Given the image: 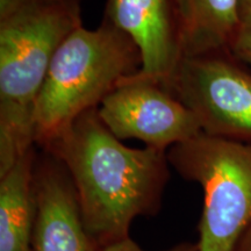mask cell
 <instances>
[{"label": "cell", "mask_w": 251, "mask_h": 251, "mask_svg": "<svg viewBox=\"0 0 251 251\" xmlns=\"http://www.w3.org/2000/svg\"><path fill=\"white\" fill-rule=\"evenodd\" d=\"M230 52L234 57L251 69V31H238L231 46Z\"/></svg>", "instance_id": "4fadbf2b"}, {"label": "cell", "mask_w": 251, "mask_h": 251, "mask_svg": "<svg viewBox=\"0 0 251 251\" xmlns=\"http://www.w3.org/2000/svg\"><path fill=\"white\" fill-rule=\"evenodd\" d=\"M168 158L202 188L198 251H234L251 225V144L201 133L171 147Z\"/></svg>", "instance_id": "277c9868"}, {"label": "cell", "mask_w": 251, "mask_h": 251, "mask_svg": "<svg viewBox=\"0 0 251 251\" xmlns=\"http://www.w3.org/2000/svg\"><path fill=\"white\" fill-rule=\"evenodd\" d=\"M234 251H251V225L241 236Z\"/></svg>", "instance_id": "9a60e30c"}, {"label": "cell", "mask_w": 251, "mask_h": 251, "mask_svg": "<svg viewBox=\"0 0 251 251\" xmlns=\"http://www.w3.org/2000/svg\"><path fill=\"white\" fill-rule=\"evenodd\" d=\"M237 17L240 30L251 31V0H238Z\"/></svg>", "instance_id": "5bb4252c"}, {"label": "cell", "mask_w": 251, "mask_h": 251, "mask_svg": "<svg viewBox=\"0 0 251 251\" xmlns=\"http://www.w3.org/2000/svg\"><path fill=\"white\" fill-rule=\"evenodd\" d=\"M238 0H179L184 56L230 52L240 26Z\"/></svg>", "instance_id": "30bf717a"}, {"label": "cell", "mask_w": 251, "mask_h": 251, "mask_svg": "<svg viewBox=\"0 0 251 251\" xmlns=\"http://www.w3.org/2000/svg\"><path fill=\"white\" fill-rule=\"evenodd\" d=\"M98 114L119 140H139L162 150L202 133L194 113L155 81L128 77L109 93Z\"/></svg>", "instance_id": "8992f818"}, {"label": "cell", "mask_w": 251, "mask_h": 251, "mask_svg": "<svg viewBox=\"0 0 251 251\" xmlns=\"http://www.w3.org/2000/svg\"><path fill=\"white\" fill-rule=\"evenodd\" d=\"M165 89L203 134L251 144V69L231 52L184 56Z\"/></svg>", "instance_id": "5b68a950"}, {"label": "cell", "mask_w": 251, "mask_h": 251, "mask_svg": "<svg viewBox=\"0 0 251 251\" xmlns=\"http://www.w3.org/2000/svg\"><path fill=\"white\" fill-rule=\"evenodd\" d=\"M102 20L139 48L142 67L133 77L166 87L183 58L179 0H106Z\"/></svg>", "instance_id": "52a82bcc"}, {"label": "cell", "mask_w": 251, "mask_h": 251, "mask_svg": "<svg viewBox=\"0 0 251 251\" xmlns=\"http://www.w3.org/2000/svg\"><path fill=\"white\" fill-rule=\"evenodd\" d=\"M40 149L65 165L85 227L101 249L129 237L136 218L161 211L170 179L168 150L125 146L98 108L81 114Z\"/></svg>", "instance_id": "6da1fadb"}, {"label": "cell", "mask_w": 251, "mask_h": 251, "mask_svg": "<svg viewBox=\"0 0 251 251\" xmlns=\"http://www.w3.org/2000/svg\"><path fill=\"white\" fill-rule=\"evenodd\" d=\"M142 57L127 34L101 21L96 29L80 26L56 50L34 117L37 148L81 114L98 108L126 78L141 70Z\"/></svg>", "instance_id": "3957f363"}, {"label": "cell", "mask_w": 251, "mask_h": 251, "mask_svg": "<svg viewBox=\"0 0 251 251\" xmlns=\"http://www.w3.org/2000/svg\"><path fill=\"white\" fill-rule=\"evenodd\" d=\"M63 2H83V0H0V21L26 9Z\"/></svg>", "instance_id": "8fae6325"}, {"label": "cell", "mask_w": 251, "mask_h": 251, "mask_svg": "<svg viewBox=\"0 0 251 251\" xmlns=\"http://www.w3.org/2000/svg\"><path fill=\"white\" fill-rule=\"evenodd\" d=\"M101 251H147V250L142 249V248L135 242V241L131 240L130 237H127L125 238V240L120 241V242H117L114 244H111V246L103 248ZM162 251H198V244L197 242L196 243L183 242V243L176 244V246Z\"/></svg>", "instance_id": "7c38bea8"}, {"label": "cell", "mask_w": 251, "mask_h": 251, "mask_svg": "<svg viewBox=\"0 0 251 251\" xmlns=\"http://www.w3.org/2000/svg\"><path fill=\"white\" fill-rule=\"evenodd\" d=\"M33 187V251L102 250L85 227L76 188L67 168L45 150L37 152Z\"/></svg>", "instance_id": "ba28073f"}, {"label": "cell", "mask_w": 251, "mask_h": 251, "mask_svg": "<svg viewBox=\"0 0 251 251\" xmlns=\"http://www.w3.org/2000/svg\"><path fill=\"white\" fill-rule=\"evenodd\" d=\"M80 26L81 2L40 6L0 21V177L35 146L36 103L52 57Z\"/></svg>", "instance_id": "7a4b0ae2"}, {"label": "cell", "mask_w": 251, "mask_h": 251, "mask_svg": "<svg viewBox=\"0 0 251 251\" xmlns=\"http://www.w3.org/2000/svg\"><path fill=\"white\" fill-rule=\"evenodd\" d=\"M37 152L34 146L0 177V251H33V176Z\"/></svg>", "instance_id": "9c48e42d"}]
</instances>
